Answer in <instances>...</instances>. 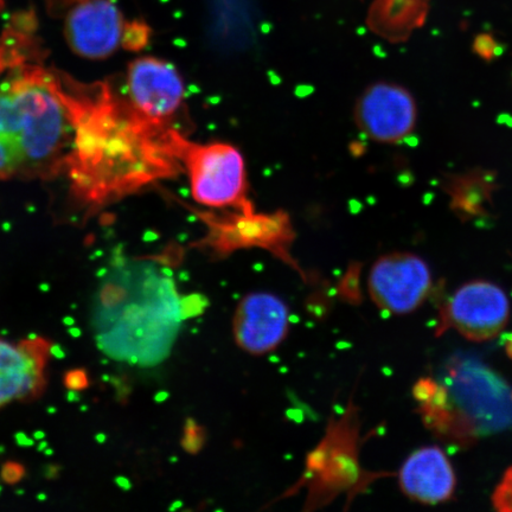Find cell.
<instances>
[{
    "instance_id": "23",
    "label": "cell",
    "mask_w": 512,
    "mask_h": 512,
    "mask_svg": "<svg viewBox=\"0 0 512 512\" xmlns=\"http://www.w3.org/2000/svg\"><path fill=\"white\" fill-rule=\"evenodd\" d=\"M96 443L104 445L107 441V435L105 433H98L95 435Z\"/></svg>"
},
{
    "instance_id": "35",
    "label": "cell",
    "mask_w": 512,
    "mask_h": 512,
    "mask_svg": "<svg viewBox=\"0 0 512 512\" xmlns=\"http://www.w3.org/2000/svg\"><path fill=\"white\" fill-rule=\"evenodd\" d=\"M5 453V447L3 445H0V454Z\"/></svg>"
},
{
    "instance_id": "33",
    "label": "cell",
    "mask_w": 512,
    "mask_h": 512,
    "mask_svg": "<svg viewBox=\"0 0 512 512\" xmlns=\"http://www.w3.org/2000/svg\"><path fill=\"white\" fill-rule=\"evenodd\" d=\"M17 496H23L24 495V490H18L16 492Z\"/></svg>"
},
{
    "instance_id": "16",
    "label": "cell",
    "mask_w": 512,
    "mask_h": 512,
    "mask_svg": "<svg viewBox=\"0 0 512 512\" xmlns=\"http://www.w3.org/2000/svg\"><path fill=\"white\" fill-rule=\"evenodd\" d=\"M24 476V466L15 462L5 463L2 470H0V478H2L3 482L6 484L15 485L21 482Z\"/></svg>"
},
{
    "instance_id": "6",
    "label": "cell",
    "mask_w": 512,
    "mask_h": 512,
    "mask_svg": "<svg viewBox=\"0 0 512 512\" xmlns=\"http://www.w3.org/2000/svg\"><path fill=\"white\" fill-rule=\"evenodd\" d=\"M510 317V303L501 287L476 280L459 287L440 311L438 334L456 330L473 342L501 335Z\"/></svg>"
},
{
    "instance_id": "18",
    "label": "cell",
    "mask_w": 512,
    "mask_h": 512,
    "mask_svg": "<svg viewBox=\"0 0 512 512\" xmlns=\"http://www.w3.org/2000/svg\"><path fill=\"white\" fill-rule=\"evenodd\" d=\"M49 355L56 358V360L62 361L67 357V352L63 349L61 344L55 343L49 344Z\"/></svg>"
},
{
    "instance_id": "24",
    "label": "cell",
    "mask_w": 512,
    "mask_h": 512,
    "mask_svg": "<svg viewBox=\"0 0 512 512\" xmlns=\"http://www.w3.org/2000/svg\"><path fill=\"white\" fill-rule=\"evenodd\" d=\"M62 322L64 325L68 326V328H70V326H74L76 324V320L70 316L64 317Z\"/></svg>"
},
{
    "instance_id": "22",
    "label": "cell",
    "mask_w": 512,
    "mask_h": 512,
    "mask_svg": "<svg viewBox=\"0 0 512 512\" xmlns=\"http://www.w3.org/2000/svg\"><path fill=\"white\" fill-rule=\"evenodd\" d=\"M68 334L72 336L73 338H80L82 335V331L80 328H76V326H70L68 329Z\"/></svg>"
},
{
    "instance_id": "9",
    "label": "cell",
    "mask_w": 512,
    "mask_h": 512,
    "mask_svg": "<svg viewBox=\"0 0 512 512\" xmlns=\"http://www.w3.org/2000/svg\"><path fill=\"white\" fill-rule=\"evenodd\" d=\"M131 106L152 123L170 126L181 110L185 87L176 67L156 57H143L128 67Z\"/></svg>"
},
{
    "instance_id": "37",
    "label": "cell",
    "mask_w": 512,
    "mask_h": 512,
    "mask_svg": "<svg viewBox=\"0 0 512 512\" xmlns=\"http://www.w3.org/2000/svg\"><path fill=\"white\" fill-rule=\"evenodd\" d=\"M102 364H108V361L104 360L102 361Z\"/></svg>"
},
{
    "instance_id": "20",
    "label": "cell",
    "mask_w": 512,
    "mask_h": 512,
    "mask_svg": "<svg viewBox=\"0 0 512 512\" xmlns=\"http://www.w3.org/2000/svg\"><path fill=\"white\" fill-rule=\"evenodd\" d=\"M59 470H60L59 466L48 465L47 471L44 472V475H46V477L49 479H53V478H56L57 476H59Z\"/></svg>"
},
{
    "instance_id": "14",
    "label": "cell",
    "mask_w": 512,
    "mask_h": 512,
    "mask_svg": "<svg viewBox=\"0 0 512 512\" xmlns=\"http://www.w3.org/2000/svg\"><path fill=\"white\" fill-rule=\"evenodd\" d=\"M150 28L144 22L134 21L125 24L123 46L130 50L142 49L150 38Z\"/></svg>"
},
{
    "instance_id": "13",
    "label": "cell",
    "mask_w": 512,
    "mask_h": 512,
    "mask_svg": "<svg viewBox=\"0 0 512 512\" xmlns=\"http://www.w3.org/2000/svg\"><path fill=\"white\" fill-rule=\"evenodd\" d=\"M403 494L422 504H439L451 499L457 479L450 459L439 447H422L403 463L400 473Z\"/></svg>"
},
{
    "instance_id": "31",
    "label": "cell",
    "mask_w": 512,
    "mask_h": 512,
    "mask_svg": "<svg viewBox=\"0 0 512 512\" xmlns=\"http://www.w3.org/2000/svg\"><path fill=\"white\" fill-rule=\"evenodd\" d=\"M47 412H48V413H50V414H55V413H57V408H55V407H49V408L47 409Z\"/></svg>"
},
{
    "instance_id": "32",
    "label": "cell",
    "mask_w": 512,
    "mask_h": 512,
    "mask_svg": "<svg viewBox=\"0 0 512 512\" xmlns=\"http://www.w3.org/2000/svg\"><path fill=\"white\" fill-rule=\"evenodd\" d=\"M110 379H111V377H110V376H108V375H104V376H102V381H104V382H105V381H106V382H108V381H110Z\"/></svg>"
},
{
    "instance_id": "11",
    "label": "cell",
    "mask_w": 512,
    "mask_h": 512,
    "mask_svg": "<svg viewBox=\"0 0 512 512\" xmlns=\"http://www.w3.org/2000/svg\"><path fill=\"white\" fill-rule=\"evenodd\" d=\"M288 319L290 313L279 297L264 292L248 294L235 312V341L251 354H266L284 341Z\"/></svg>"
},
{
    "instance_id": "29",
    "label": "cell",
    "mask_w": 512,
    "mask_h": 512,
    "mask_svg": "<svg viewBox=\"0 0 512 512\" xmlns=\"http://www.w3.org/2000/svg\"><path fill=\"white\" fill-rule=\"evenodd\" d=\"M44 454H46L47 457H51L54 454L53 448L48 447L46 451H44Z\"/></svg>"
},
{
    "instance_id": "36",
    "label": "cell",
    "mask_w": 512,
    "mask_h": 512,
    "mask_svg": "<svg viewBox=\"0 0 512 512\" xmlns=\"http://www.w3.org/2000/svg\"><path fill=\"white\" fill-rule=\"evenodd\" d=\"M2 491H3V486L0 485V495H2Z\"/></svg>"
},
{
    "instance_id": "34",
    "label": "cell",
    "mask_w": 512,
    "mask_h": 512,
    "mask_svg": "<svg viewBox=\"0 0 512 512\" xmlns=\"http://www.w3.org/2000/svg\"><path fill=\"white\" fill-rule=\"evenodd\" d=\"M80 411L81 412H87L88 411V407L87 406H82Z\"/></svg>"
},
{
    "instance_id": "1",
    "label": "cell",
    "mask_w": 512,
    "mask_h": 512,
    "mask_svg": "<svg viewBox=\"0 0 512 512\" xmlns=\"http://www.w3.org/2000/svg\"><path fill=\"white\" fill-rule=\"evenodd\" d=\"M418 412L435 437L454 447L512 430V384L475 357L456 356L415 383Z\"/></svg>"
},
{
    "instance_id": "15",
    "label": "cell",
    "mask_w": 512,
    "mask_h": 512,
    "mask_svg": "<svg viewBox=\"0 0 512 512\" xmlns=\"http://www.w3.org/2000/svg\"><path fill=\"white\" fill-rule=\"evenodd\" d=\"M64 386L67 389L73 390H83L88 388L89 379L87 375V371L83 369H74L68 371L66 375H64Z\"/></svg>"
},
{
    "instance_id": "30",
    "label": "cell",
    "mask_w": 512,
    "mask_h": 512,
    "mask_svg": "<svg viewBox=\"0 0 512 512\" xmlns=\"http://www.w3.org/2000/svg\"><path fill=\"white\" fill-rule=\"evenodd\" d=\"M40 288H41V291H43V292H48L50 290V287L47 284H43Z\"/></svg>"
},
{
    "instance_id": "19",
    "label": "cell",
    "mask_w": 512,
    "mask_h": 512,
    "mask_svg": "<svg viewBox=\"0 0 512 512\" xmlns=\"http://www.w3.org/2000/svg\"><path fill=\"white\" fill-rule=\"evenodd\" d=\"M66 400L70 403L80 402L81 396L79 390L68 389Z\"/></svg>"
},
{
    "instance_id": "2",
    "label": "cell",
    "mask_w": 512,
    "mask_h": 512,
    "mask_svg": "<svg viewBox=\"0 0 512 512\" xmlns=\"http://www.w3.org/2000/svg\"><path fill=\"white\" fill-rule=\"evenodd\" d=\"M76 113L46 74L0 85V178L49 171L67 152Z\"/></svg>"
},
{
    "instance_id": "7",
    "label": "cell",
    "mask_w": 512,
    "mask_h": 512,
    "mask_svg": "<svg viewBox=\"0 0 512 512\" xmlns=\"http://www.w3.org/2000/svg\"><path fill=\"white\" fill-rule=\"evenodd\" d=\"M431 287L430 267L411 253L384 255L375 261L369 273L370 296L390 315H407L418 309Z\"/></svg>"
},
{
    "instance_id": "25",
    "label": "cell",
    "mask_w": 512,
    "mask_h": 512,
    "mask_svg": "<svg viewBox=\"0 0 512 512\" xmlns=\"http://www.w3.org/2000/svg\"><path fill=\"white\" fill-rule=\"evenodd\" d=\"M32 437H34L35 440L41 441V440L46 439L47 434H46V432H43V431H36L34 433V435H32Z\"/></svg>"
},
{
    "instance_id": "17",
    "label": "cell",
    "mask_w": 512,
    "mask_h": 512,
    "mask_svg": "<svg viewBox=\"0 0 512 512\" xmlns=\"http://www.w3.org/2000/svg\"><path fill=\"white\" fill-rule=\"evenodd\" d=\"M15 441L19 447H32L35 446V439L28 437V434L24 432H18L15 434Z\"/></svg>"
},
{
    "instance_id": "12",
    "label": "cell",
    "mask_w": 512,
    "mask_h": 512,
    "mask_svg": "<svg viewBox=\"0 0 512 512\" xmlns=\"http://www.w3.org/2000/svg\"><path fill=\"white\" fill-rule=\"evenodd\" d=\"M48 354L49 344L41 338L18 345L0 339V407L41 392Z\"/></svg>"
},
{
    "instance_id": "28",
    "label": "cell",
    "mask_w": 512,
    "mask_h": 512,
    "mask_svg": "<svg viewBox=\"0 0 512 512\" xmlns=\"http://www.w3.org/2000/svg\"><path fill=\"white\" fill-rule=\"evenodd\" d=\"M38 338L40 337H38V335L35 334V332H31V334L28 335L29 341H37Z\"/></svg>"
},
{
    "instance_id": "21",
    "label": "cell",
    "mask_w": 512,
    "mask_h": 512,
    "mask_svg": "<svg viewBox=\"0 0 512 512\" xmlns=\"http://www.w3.org/2000/svg\"><path fill=\"white\" fill-rule=\"evenodd\" d=\"M115 484L119 486V488L123 490H128L131 488L130 482L125 477H117L115 478Z\"/></svg>"
},
{
    "instance_id": "5",
    "label": "cell",
    "mask_w": 512,
    "mask_h": 512,
    "mask_svg": "<svg viewBox=\"0 0 512 512\" xmlns=\"http://www.w3.org/2000/svg\"><path fill=\"white\" fill-rule=\"evenodd\" d=\"M177 152L197 207L255 210L249 198L245 159L235 146L220 142L197 144L182 134Z\"/></svg>"
},
{
    "instance_id": "3",
    "label": "cell",
    "mask_w": 512,
    "mask_h": 512,
    "mask_svg": "<svg viewBox=\"0 0 512 512\" xmlns=\"http://www.w3.org/2000/svg\"><path fill=\"white\" fill-rule=\"evenodd\" d=\"M125 294L111 311L105 350L132 366L155 367L171 354L184 319L172 273L153 261L114 259Z\"/></svg>"
},
{
    "instance_id": "4",
    "label": "cell",
    "mask_w": 512,
    "mask_h": 512,
    "mask_svg": "<svg viewBox=\"0 0 512 512\" xmlns=\"http://www.w3.org/2000/svg\"><path fill=\"white\" fill-rule=\"evenodd\" d=\"M179 204L192 211L206 227V235L196 242L198 249L222 258L241 249L261 248L300 272L291 255L294 229L285 211L256 213L191 207L183 201Z\"/></svg>"
},
{
    "instance_id": "27",
    "label": "cell",
    "mask_w": 512,
    "mask_h": 512,
    "mask_svg": "<svg viewBox=\"0 0 512 512\" xmlns=\"http://www.w3.org/2000/svg\"><path fill=\"white\" fill-rule=\"evenodd\" d=\"M37 499L40 502H46L48 499V496L46 494H43V492H42V494L37 495Z\"/></svg>"
},
{
    "instance_id": "8",
    "label": "cell",
    "mask_w": 512,
    "mask_h": 512,
    "mask_svg": "<svg viewBox=\"0 0 512 512\" xmlns=\"http://www.w3.org/2000/svg\"><path fill=\"white\" fill-rule=\"evenodd\" d=\"M354 119L360 131L374 142L396 144L414 131L418 108L406 88L377 82L357 99Z\"/></svg>"
},
{
    "instance_id": "26",
    "label": "cell",
    "mask_w": 512,
    "mask_h": 512,
    "mask_svg": "<svg viewBox=\"0 0 512 512\" xmlns=\"http://www.w3.org/2000/svg\"><path fill=\"white\" fill-rule=\"evenodd\" d=\"M49 447L48 441L41 440V443L37 446L38 452H44Z\"/></svg>"
},
{
    "instance_id": "10",
    "label": "cell",
    "mask_w": 512,
    "mask_h": 512,
    "mask_svg": "<svg viewBox=\"0 0 512 512\" xmlns=\"http://www.w3.org/2000/svg\"><path fill=\"white\" fill-rule=\"evenodd\" d=\"M125 24L113 0H83L67 16V41L80 56L105 59L123 44Z\"/></svg>"
}]
</instances>
